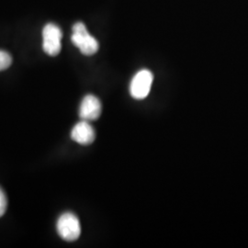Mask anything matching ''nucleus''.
<instances>
[{"mask_svg": "<svg viewBox=\"0 0 248 248\" xmlns=\"http://www.w3.org/2000/svg\"><path fill=\"white\" fill-rule=\"evenodd\" d=\"M72 43L76 45L84 55H93L98 51V41L90 35L84 23L78 22L73 26Z\"/></svg>", "mask_w": 248, "mask_h": 248, "instance_id": "1", "label": "nucleus"}, {"mask_svg": "<svg viewBox=\"0 0 248 248\" xmlns=\"http://www.w3.org/2000/svg\"><path fill=\"white\" fill-rule=\"evenodd\" d=\"M154 76L152 72L142 69L138 72L131 81L130 94L135 99H143L150 93Z\"/></svg>", "mask_w": 248, "mask_h": 248, "instance_id": "4", "label": "nucleus"}, {"mask_svg": "<svg viewBox=\"0 0 248 248\" xmlns=\"http://www.w3.org/2000/svg\"><path fill=\"white\" fill-rule=\"evenodd\" d=\"M56 229L60 237L67 242L78 239L81 234L79 220L73 213H62L57 220Z\"/></svg>", "mask_w": 248, "mask_h": 248, "instance_id": "2", "label": "nucleus"}, {"mask_svg": "<svg viewBox=\"0 0 248 248\" xmlns=\"http://www.w3.org/2000/svg\"><path fill=\"white\" fill-rule=\"evenodd\" d=\"M44 45L45 53L50 56L58 55L62 49V33L61 29L53 23H48L43 30Z\"/></svg>", "mask_w": 248, "mask_h": 248, "instance_id": "3", "label": "nucleus"}, {"mask_svg": "<svg viewBox=\"0 0 248 248\" xmlns=\"http://www.w3.org/2000/svg\"><path fill=\"white\" fill-rule=\"evenodd\" d=\"M12 63V57L8 52L0 50V71L8 69Z\"/></svg>", "mask_w": 248, "mask_h": 248, "instance_id": "7", "label": "nucleus"}, {"mask_svg": "<svg viewBox=\"0 0 248 248\" xmlns=\"http://www.w3.org/2000/svg\"><path fill=\"white\" fill-rule=\"evenodd\" d=\"M71 138L79 144L89 145L95 141L96 132L88 121L82 120L73 127Z\"/></svg>", "mask_w": 248, "mask_h": 248, "instance_id": "6", "label": "nucleus"}, {"mask_svg": "<svg viewBox=\"0 0 248 248\" xmlns=\"http://www.w3.org/2000/svg\"><path fill=\"white\" fill-rule=\"evenodd\" d=\"M7 207H8V200L5 192L3 191V189L0 187V217H2L6 211H7Z\"/></svg>", "mask_w": 248, "mask_h": 248, "instance_id": "8", "label": "nucleus"}, {"mask_svg": "<svg viewBox=\"0 0 248 248\" xmlns=\"http://www.w3.org/2000/svg\"><path fill=\"white\" fill-rule=\"evenodd\" d=\"M101 102L94 95H87L83 98L79 108V117L84 121H95L101 115Z\"/></svg>", "mask_w": 248, "mask_h": 248, "instance_id": "5", "label": "nucleus"}]
</instances>
